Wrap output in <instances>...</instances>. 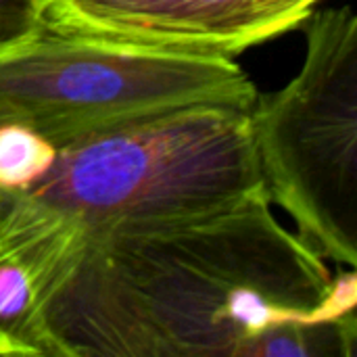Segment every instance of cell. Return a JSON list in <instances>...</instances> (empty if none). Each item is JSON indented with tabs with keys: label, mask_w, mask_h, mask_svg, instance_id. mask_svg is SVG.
I'll list each match as a JSON object with an SVG mask.
<instances>
[{
	"label": "cell",
	"mask_w": 357,
	"mask_h": 357,
	"mask_svg": "<svg viewBox=\"0 0 357 357\" xmlns=\"http://www.w3.org/2000/svg\"><path fill=\"white\" fill-rule=\"evenodd\" d=\"M54 357H241L259 333L356 316V270L314 253L268 190L201 215L63 243L6 241Z\"/></svg>",
	"instance_id": "6da1fadb"
},
{
	"label": "cell",
	"mask_w": 357,
	"mask_h": 357,
	"mask_svg": "<svg viewBox=\"0 0 357 357\" xmlns=\"http://www.w3.org/2000/svg\"><path fill=\"white\" fill-rule=\"evenodd\" d=\"M264 190L249 109L188 107L56 149L31 186L0 192V236L63 243L201 215Z\"/></svg>",
	"instance_id": "7a4b0ae2"
},
{
	"label": "cell",
	"mask_w": 357,
	"mask_h": 357,
	"mask_svg": "<svg viewBox=\"0 0 357 357\" xmlns=\"http://www.w3.org/2000/svg\"><path fill=\"white\" fill-rule=\"evenodd\" d=\"M257 88L224 54L71 36L40 27L0 48V123L56 149L188 107L251 109Z\"/></svg>",
	"instance_id": "3957f363"
},
{
	"label": "cell",
	"mask_w": 357,
	"mask_h": 357,
	"mask_svg": "<svg viewBox=\"0 0 357 357\" xmlns=\"http://www.w3.org/2000/svg\"><path fill=\"white\" fill-rule=\"evenodd\" d=\"M295 77L257 94L251 138L272 203L322 259L357 268V17L316 8Z\"/></svg>",
	"instance_id": "277c9868"
},
{
	"label": "cell",
	"mask_w": 357,
	"mask_h": 357,
	"mask_svg": "<svg viewBox=\"0 0 357 357\" xmlns=\"http://www.w3.org/2000/svg\"><path fill=\"white\" fill-rule=\"evenodd\" d=\"M322 0H38L42 27L136 46L234 56L303 27Z\"/></svg>",
	"instance_id": "5b68a950"
},
{
	"label": "cell",
	"mask_w": 357,
	"mask_h": 357,
	"mask_svg": "<svg viewBox=\"0 0 357 357\" xmlns=\"http://www.w3.org/2000/svg\"><path fill=\"white\" fill-rule=\"evenodd\" d=\"M0 357H54L25 266L0 251Z\"/></svg>",
	"instance_id": "8992f818"
},
{
	"label": "cell",
	"mask_w": 357,
	"mask_h": 357,
	"mask_svg": "<svg viewBox=\"0 0 357 357\" xmlns=\"http://www.w3.org/2000/svg\"><path fill=\"white\" fill-rule=\"evenodd\" d=\"M357 349V316L324 322H284L251 339L241 357H354Z\"/></svg>",
	"instance_id": "52a82bcc"
},
{
	"label": "cell",
	"mask_w": 357,
	"mask_h": 357,
	"mask_svg": "<svg viewBox=\"0 0 357 357\" xmlns=\"http://www.w3.org/2000/svg\"><path fill=\"white\" fill-rule=\"evenodd\" d=\"M56 146L21 123H0V192H19L54 163Z\"/></svg>",
	"instance_id": "ba28073f"
},
{
	"label": "cell",
	"mask_w": 357,
	"mask_h": 357,
	"mask_svg": "<svg viewBox=\"0 0 357 357\" xmlns=\"http://www.w3.org/2000/svg\"><path fill=\"white\" fill-rule=\"evenodd\" d=\"M40 27L38 0H0V48L36 33Z\"/></svg>",
	"instance_id": "9c48e42d"
}]
</instances>
